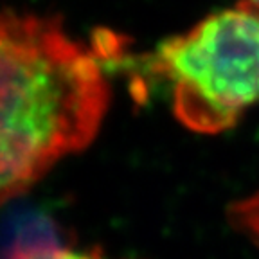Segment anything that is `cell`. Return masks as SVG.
Wrapping results in <instances>:
<instances>
[{
	"label": "cell",
	"mask_w": 259,
	"mask_h": 259,
	"mask_svg": "<svg viewBox=\"0 0 259 259\" xmlns=\"http://www.w3.org/2000/svg\"><path fill=\"white\" fill-rule=\"evenodd\" d=\"M0 187L16 198L96 139L110 85L92 47L58 15L4 9L0 20Z\"/></svg>",
	"instance_id": "6da1fadb"
},
{
	"label": "cell",
	"mask_w": 259,
	"mask_h": 259,
	"mask_svg": "<svg viewBox=\"0 0 259 259\" xmlns=\"http://www.w3.org/2000/svg\"><path fill=\"white\" fill-rule=\"evenodd\" d=\"M148 72L171 85L173 113L191 132L222 134L259 101V11L239 2L160 41Z\"/></svg>",
	"instance_id": "7a4b0ae2"
},
{
	"label": "cell",
	"mask_w": 259,
	"mask_h": 259,
	"mask_svg": "<svg viewBox=\"0 0 259 259\" xmlns=\"http://www.w3.org/2000/svg\"><path fill=\"white\" fill-rule=\"evenodd\" d=\"M67 243L60 227L47 216L18 218L6 234L2 259H61Z\"/></svg>",
	"instance_id": "3957f363"
},
{
	"label": "cell",
	"mask_w": 259,
	"mask_h": 259,
	"mask_svg": "<svg viewBox=\"0 0 259 259\" xmlns=\"http://www.w3.org/2000/svg\"><path fill=\"white\" fill-rule=\"evenodd\" d=\"M227 220L236 232L259 248V189L232 202L227 209Z\"/></svg>",
	"instance_id": "277c9868"
},
{
	"label": "cell",
	"mask_w": 259,
	"mask_h": 259,
	"mask_svg": "<svg viewBox=\"0 0 259 259\" xmlns=\"http://www.w3.org/2000/svg\"><path fill=\"white\" fill-rule=\"evenodd\" d=\"M61 259H110V257H106L103 248L99 247H92L89 250H76L74 247L67 245V248L61 254Z\"/></svg>",
	"instance_id": "5b68a950"
},
{
	"label": "cell",
	"mask_w": 259,
	"mask_h": 259,
	"mask_svg": "<svg viewBox=\"0 0 259 259\" xmlns=\"http://www.w3.org/2000/svg\"><path fill=\"white\" fill-rule=\"evenodd\" d=\"M243 4L248 6V8L255 9V11H259V0H241Z\"/></svg>",
	"instance_id": "8992f818"
}]
</instances>
